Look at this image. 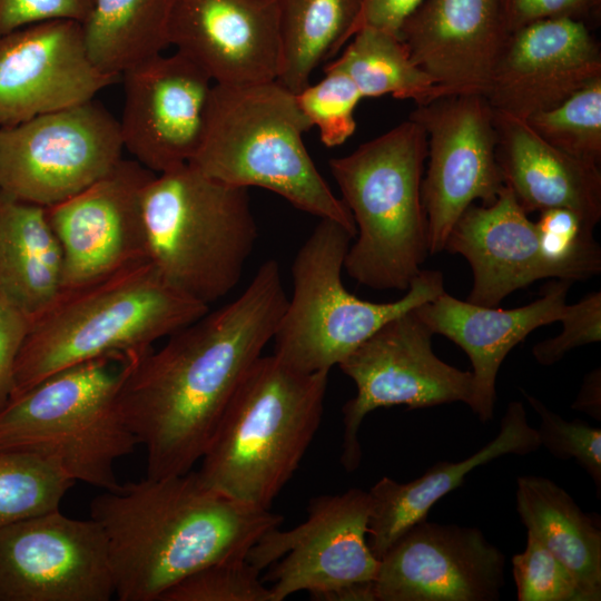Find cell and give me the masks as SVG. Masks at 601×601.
Returning a JSON list of instances; mask_svg holds the SVG:
<instances>
[{
	"instance_id": "cell-11",
	"label": "cell",
	"mask_w": 601,
	"mask_h": 601,
	"mask_svg": "<svg viewBox=\"0 0 601 601\" xmlns=\"http://www.w3.org/2000/svg\"><path fill=\"white\" fill-rule=\"evenodd\" d=\"M433 335L413 308L384 324L338 364L356 385V395L343 407L341 461L348 472L361 462L358 430L372 411L394 405L410 410L455 402L470 405L472 373L439 358Z\"/></svg>"
},
{
	"instance_id": "cell-35",
	"label": "cell",
	"mask_w": 601,
	"mask_h": 601,
	"mask_svg": "<svg viewBox=\"0 0 601 601\" xmlns=\"http://www.w3.org/2000/svg\"><path fill=\"white\" fill-rule=\"evenodd\" d=\"M324 71V78L306 86L296 99L312 126L318 128L322 142L333 148L354 134V111L363 97L343 70L329 63Z\"/></svg>"
},
{
	"instance_id": "cell-42",
	"label": "cell",
	"mask_w": 601,
	"mask_h": 601,
	"mask_svg": "<svg viewBox=\"0 0 601 601\" xmlns=\"http://www.w3.org/2000/svg\"><path fill=\"white\" fill-rule=\"evenodd\" d=\"M422 1L363 0L356 32L363 27H371L398 36L404 20Z\"/></svg>"
},
{
	"instance_id": "cell-23",
	"label": "cell",
	"mask_w": 601,
	"mask_h": 601,
	"mask_svg": "<svg viewBox=\"0 0 601 601\" xmlns=\"http://www.w3.org/2000/svg\"><path fill=\"white\" fill-rule=\"evenodd\" d=\"M470 264L467 302L499 306L513 292L553 278L539 247L535 223L506 186L490 205H470L452 227L445 248Z\"/></svg>"
},
{
	"instance_id": "cell-32",
	"label": "cell",
	"mask_w": 601,
	"mask_h": 601,
	"mask_svg": "<svg viewBox=\"0 0 601 601\" xmlns=\"http://www.w3.org/2000/svg\"><path fill=\"white\" fill-rule=\"evenodd\" d=\"M548 144L564 154L600 166L601 77L590 81L560 105L525 119Z\"/></svg>"
},
{
	"instance_id": "cell-8",
	"label": "cell",
	"mask_w": 601,
	"mask_h": 601,
	"mask_svg": "<svg viewBox=\"0 0 601 601\" xmlns=\"http://www.w3.org/2000/svg\"><path fill=\"white\" fill-rule=\"evenodd\" d=\"M141 208L149 262L169 285L207 306L236 287L258 238L247 188L186 164L155 174Z\"/></svg>"
},
{
	"instance_id": "cell-4",
	"label": "cell",
	"mask_w": 601,
	"mask_h": 601,
	"mask_svg": "<svg viewBox=\"0 0 601 601\" xmlns=\"http://www.w3.org/2000/svg\"><path fill=\"white\" fill-rule=\"evenodd\" d=\"M312 127L296 95L277 80L214 83L203 141L189 165L229 186L270 190L302 211L337 221L355 238L349 209L304 144Z\"/></svg>"
},
{
	"instance_id": "cell-33",
	"label": "cell",
	"mask_w": 601,
	"mask_h": 601,
	"mask_svg": "<svg viewBox=\"0 0 601 601\" xmlns=\"http://www.w3.org/2000/svg\"><path fill=\"white\" fill-rule=\"evenodd\" d=\"M535 227L540 253L553 279L583 280L601 272V248L593 227L566 208L540 211Z\"/></svg>"
},
{
	"instance_id": "cell-3",
	"label": "cell",
	"mask_w": 601,
	"mask_h": 601,
	"mask_svg": "<svg viewBox=\"0 0 601 601\" xmlns=\"http://www.w3.org/2000/svg\"><path fill=\"white\" fill-rule=\"evenodd\" d=\"M328 372H298L259 356L229 401L201 457L200 480L269 510L298 469L323 416Z\"/></svg>"
},
{
	"instance_id": "cell-7",
	"label": "cell",
	"mask_w": 601,
	"mask_h": 601,
	"mask_svg": "<svg viewBox=\"0 0 601 601\" xmlns=\"http://www.w3.org/2000/svg\"><path fill=\"white\" fill-rule=\"evenodd\" d=\"M423 127L407 119L328 162L356 226L344 269L374 289L406 290L428 254L422 180Z\"/></svg>"
},
{
	"instance_id": "cell-2",
	"label": "cell",
	"mask_w": 601,
	"mask_h": 601,
	"mask_svg": "<svg viewBox=\"0 0 601 601\" xmlns=\"http://www.w3.org/2000/svg\"><path fill=\"white\" fill-rule=\"evenodd\" d=\"M90 515L105 533L120 601H159L191 573L246 556L284 521L219 493L191 471L104 491L92 499Z\"/></svg>"
},
{
	"instance_id": "cell-14",
	"label": "cell",
	"mask_w": 601,
	"mask_h": 601,
	"mask_svg": "<svg viewBox=\"0 0 601 601\" xmlns=\"http://www.w3.org/2000/svg\"><path fill=\"white\" fill-rule=\"evenodd\" d=\"M115 595L105 533L59 509L0 529V601H108Z\"/></svg>"
},
{
	"instance_id": "cell-22",
	"label": "cell",
	"mask_w": 601,
	"mask_h": 601,
	"mask_svg": "<svg viewBox=\"0 0 601 601\" xmlns=\"http://www.w3.org/2000/svg\"><path fill=\"white\" fill-rule=\"evenodd\" d=\"M572 284L553 279L536 300L512 309L475 305L446 292L415 307L433 334L447 337L469 356L473 368L469 406L481 422L493 418L496 376L504 358L534 329L560 321Z\"/></svg>"
},
{
	"instance_id": "cell-15",
	"label": "cell",
	"mask_w": 601,
	"mask_h": 601,
	"mask_svg": "<svg viewBox=\"0 0 601 601\" xmlns=\"http://www.w3.org/2000/svg\"><path fill=\"white\" fill-rule=\"evenodd\" d=\"M154 176L135 159H121L88 188L47 207L62 249L63 292L149 260L141 197Z\"/></svg>"
},
{
	"instance_id": "cell-1",
	"label": "cell",
	"mask_w": 601,
	"mask_h": 601,
	"mask_svg": "<svg viewBox=\"0 0 601 601\" xmlns=\"http://www.w3.org/2000/svg\"><path fill=\"white\" fill-rule=\"evenodd\" d=\"M287 299L278 263L268 259L237 298L140 356L119 407L146 450V476L185 474L201 460L242 380L273 339Z\"/></svg>"
},
{
	"instance_id": "cell-31",
	"label": "cell",
	"mask_w": 601,
	"mask_h": 601,
	"mask_svg": "<svg viewBox=\"0 0 601 601\" xmlns=\"http://www.w3.org/2000/svg\"><path fill=\"white\" fill-rule=\"evenodd\" d=\"M75 483L52 461L26 452L0 451V529L59 509Z\"/></svg>"
},
{
	"instance_id": "cell-26",
	"label": "cell",
	"mask_w": 601,
	"mask_h": 601,
	"mask_svg": "<svg viewBox=\"0 0 601 601\" xmlns=\"http://www.w3.org/2000/svg\"><path fill=\"white\" fill-rule=\"evenodd\" d=\"M62 275L47 208L0 191V296L32 322L62 294Z\"/></svg>"
},
{
	"instance_id": "cell-20",
	"label": "cell",
	"mask_w": 601,
	"mask_h": 601,
	"mask_svg": "<svg viewBox=\"0 0 601 601\" xmlns=\"http://www.w3.org/2000/svg\"><path fill=\"white\" fill-rule=\"evenodd\" d=\"M168 36L214 83L278 78V0H174Z\"/></svg>"
},
{
	"instance_id": "cell-43",
	"label": "cell",
	"mask_w": 601,
	"mask_h": 601,
	"mask_svg": "<svg viewBox=\"0 0 601 601\" xmlns=\"http://www.w3.org/2000/svg\"><path fill=\"white\" fill-rule=\"evenodd\" d=\"M572 408L581 411L595 420L601 418V371L600 367L589 372L572 404Z\"/></svg>"
},
{
	"instance_id": "cell-13",
	"label": "cell",
	"mask_w": 601,
	"mask_h": 601,
	"mask_svg": "<svg viewBox=\"0 0 601 601\" xmlns=\"http://www.w3.org/2000/svg\"><path fill=\"white\" fill-rule=\"evenodd\" d=\"M410 119L427 138L422 203L428 254L444 250L449 234L475 200L492 204L504 188L496 160L493 108L482 93H456L417 106Z\"/></svg>"
},
{
	"instance_id": "cell-38",
	"label": "cell",
	"mask_w": 601,
	"mask_h": 601,
	"mask_svg": "<svg viewBox=\"0 0 601 601\" xmlns=\"http://www.w3.org/2000/svg\"><path fill=\"white\" fill-rule=\"evenodd\" d=\"M562 332L536 343L532 347L535 361L550 366L562 359L570 351L598 343L601 339V292L587 294L579 302L565 306L560 321Z\"/></svg>"
},
{
	"instance_id": "cell-6",
	"label": "cell",
	"mask_w": 601,
	"mask_h": 601,
	"mask_svg": "<svg viewBox=\"0 0 601 601\" xmlns=\"http://www.w3.org/2000/svg\"><path fill=\"white\" fill-rule=\"evenodd\" d=\"M208 311L169 285L149 260L62 292L31 322L10 400L68 366L116 352L149 349Z\"/></svg>"
},
{
	"instance_id": "cell-36",
	"label": "cell",
	"mask_w": 601,
	"mask_h": 601,
	"mask_svg": "<svg viewBox=\"0 0 601 601\" xmlns=\"http://www.w3.org/2000/svg\"><path fill=\"white\" fill-rule=\"evenodd\" d=\"M246 556L209 564L168 589L159 601H275Z\"/></svg>"
},
{
	"instance_id": "cell-10",
	"label": "cell",
	"mask_w": 601,
	"mask_h": 601,
	"mask_svg": "<svg viewBox=\"0 0 601 601\" xmlns=\"http://www.w3.org/2000/svg\"><path fill=\"white\" fill-rule=\"evenodd\" d=\"M117 120L93 99L0 128V191L50 207L88 188L122 159Z\"/></svg>"
},
{
	"instance_id": "cell-30",
	"label": "cell",
	"mask_w": 601,
	"mask_h": 601,
	"mask_svg": "<svg viewBox=\"0 0 601 601\" xmlns=\"http://www.w3.org/2000/svg\"><path fill=\"white\" fill-rule=\"evenodd\" d=\"M356 85L362 97L391 95L426 105L447 92L411 59L397 35L363 27L331 62Z\"/></svg>"
},
{
	"instance_id": "cell-37",
	"label": "cell",
	"mask_w": 601,
	"mask_h": 601,
	"mask_svg": "<svg viewBox=\"0 0 601 601\" xmlns=\"http://www.w3.org/2000/svg\"><path fill=\"white\" fill-rule=\"evenodd\" d=\"M540 416V445L560 460L574 459L601 491V430L581 420L565 421L535 396L521 391Z\"/></svg>"
},
{
	"instance_id": "cell-28",
	"label": "cell",
	"mask_w": 601,
	"mask_h": 601,
	"mask_svg": "<svg viewBox=\"0 0 601 601\" xmlns=\"http://www.w3.org/2000/svg\"><path fill=\"white\" fill-rule=\"evenodd\" d=\"M174 0H91L80 23L90 59L104 73L121 78L132 66L169 45Z\"/></svg>"
},
{
	"instance_id": "cell-29",
	"label": "cell",
	"mask_w": 601,
	"mask_h": 601,
	"mask_svg": "<svg viewBox=\"0 0 601 601\" xmlns=\"http://www.w3.org/2000/svg\"><path fill=\"white\" fill-rule=\"evenodd\" d=\"M363 0H278L280 66L277 81L297 95L316 67L357 30Z\"/></svg>"
},
{
	"instance_id": "cell-27",
	"label": "cell",
	"mask_w": 601,
	"mask_h": 601,
	"mask_svg": "<svg viewBox=\"0 0 601 601\" xmlns=\"http://www.w3.org/2000/svg\"><path fill=\"white\" fill-rule=\"evenodd\" d=\"M516 512L532 535L584 584L601 593V530L553 481L523 475L516 480Z\"/></svg>"
},
{
	"instance_id": "cell-12",
	"label": "cell",
	"mask_w": 601,
	"mask_h": 601,
	"mask_svg": "<svg viewBox=\"0 0 601 601\" xmlns=\"http://www.w3.org/2000/svg\"><path fill=\"white\" fill-rule=\"evenodd\" d=\"M371 497L351 489L311 500L307 519L290 530L272 529L248 551L275 601L307 591L311 597L375 579L380 560L367 543Z\"/></svg>"
},
{
	"instance_id": "cell-16",
	"label": "cell",
	"mask_w": 601,
	"mask_h": 601,
	"mask_svg": "<svg viewBox=\"0 0 601 601\" xmlns=\"http://www.w3.org/2000/svg\"><path fill=\"white\" fill-rule=\"evenodd\" d=\"M505 556L477 528L423 520L382 555L374 601H496Z\"/></svg>"
},
{
	"instance_id": "cell-18",
	"label": "cell",
	"mask_w": 601,
	"mask_h": 601,
	"mask_svg": "<svg viewBox=\"0 0 601 601\" xmlns=\"http://www.w3.org/2000/svg\"><path fill=\"white\" fill-rule=\"evenodd\" d=\"M119 79L95 66L80 22L13 30L0 36V128L90 101Z\"/></svg>"
},
{
	"instance_id": "cell-41",
	"label": "cell",
	"mask_w": 601,
	"mask_h": 601,
	"mask_svg": "<svg viewBox=\"0 0 601 601\" xmlns=\"http://www.w3.org/2000/svg\"><path fill=\"white\" fill-rule=\"evenodd\" d=\"M31 319L0 296V411L14 387L16 363Z\"/></svg>"
},
{
	"instance_id": "cell-24",
	"label": "cell",
	"mask_w": 601,
	"mask_h": 601,
	"mask_svg": "<svg viewBox=\"0 0 601 601\" xmlns=\"http://www.w3.org/2000/svg\"><path fill=\"white\" fill-rule=\"evenodd\" d=\"M493 115L496 160L522 209L566 208L594 228L601 219L600 166L554 148L522 118L494 108Z\"/></svg>"
},
{
	"instance_id": "cell-19",
	"label": "cell",
	"mask_w": 601,
	"mask_h": 601,
	"mask_svg": "<svg viewBox=\"0 0 601 601\" xmlns=\"http://www.w3.org/2000/svg\"><path fill=\"white\" fill-rule=\"evenodd\" d=\"M601 77V49L587 22L541 19L510 33L485 97L492 108L526 119Z\"/></svg>"
},
{
	"instance_id": "cell-17",
	"label": "cell",
	"mask_w": 601,
	"mask_h": 601,
	"mask_svg": "<svg viewBox=\"0 0 601 601\" xmlns=\"http://www.w3.org/2000/svg\"><path fill=\"white\" fill-rule=\"evenodd\" d=\"M124 148L160 174L189 164L203 141L214 82L179 52L158 55L121 75Z\"/></svg>"
},
{
	"instance_id": "cell-25",
	"label": "cell",
	"mask_w": 601,
	"mask_h": 601,
	"mask_svg": "<svg viewBox=\"0 0 601 601\" xmlns=\"http://www.w3.org/2000/svg\"><path fill=\"white\" fill-rule=\"evenodd\" d=\"M536 428L528 421L520 401L508 404L497 435L474 454L459 462H437L420 477L398 483L384 476L368 491L371 514L367 543L380 560L411 526L426 519L431 508L459 487L474 469L506 455H526L540 447Z\"/></svg>"
},
{
	"instance_id": "cell-39",
	"label": "cell",
	"mask_w": 601,
	"mask_h": 601,
	"mask_svg": "<svg viewBox=\"0 0 601 601\" xmlns=\"http://www.w3.org/2000/svg\"><path fill=\"white\" fill-rule=\"evenodd\" d=\"M91 0H0V36L51 20L82 22Z\"/></svg>"
},
{
	"instance_id": "cell-34",
	"label": "cell",
	"mask_w": 601,
	"mask_h": 601,
	"mask_svg": "<svg viewBox=\"0 0 601 601\" xmlns=\"http://www.w3.org/2000/svg\"><path fill=\"white\" fill-rule=\"evenodd\" d=\"M519 601H600L601 593L584 584L564 563L532 535L512 558Z\"/></svg>"
},
{
	"instance_id": "cell-21",
	"label": "cell",
	"mask_w": 601,
	"mask_h": 601,
	"mask_svg": "<svg viewBox=\"0 0 601 601\" xmlns=\"http://www.w3.org/2000/svg\"><path fill=\"white\" fill-rule=\"evenodd\" d=\"M509 36L500 0H423L398 30L412 61L447 95H485Z\"/></svg>"
},
{
	"instance_id": "cell-40",
	"label": "cell",
	"mask_w": 601,
	"mask_h": 601,
	"mask_svg": "<svg viewBox=\"0 0 601 601\" xmlns=\"http://www.w3.org/2000/svg\"><path fill=\"white\" fill-rule=\"evenodd\" d=\"M509 32L531 22L566 17L587 22L600 13L601 0H500Z\"/></svg>"
},
{
	"instance_id": "cell-5",
	"label": "cell",
	"mask_w": 601,
	"mask_h": 601,
	"mask_svg": "<svg viewBox=\"0 0 601 601\" xmlns=\"http://www.w3.org/2000/svg\"><path fill=\"white\" fill-rule=\"evenodd\" d=\"M149 349L68 366L10 400L0 411V451L35 454L75 482L117 489L116 462L139 445L120 412L119 394Z\"/></svg>"
},
{
	"instance_id": "cell-9",
	"label": "cell",
	"mask_w": 601,
	"mask_h": 601,
	"mask_svg": "<svg viewBox=\"0 0 601 601\" xmlns=\"http://www.w3.org/2000/svg\"><path fill=\"white\" fill-rule=\"evenodd\" d=\"M353 238L337 221L321 218L294 258L293 295L273 339L274 355L298 372L329 371L384 324L445 292L440 270L422 269L397 300L356 297L342 282Z\"/></svg>"
}]
</instances>
